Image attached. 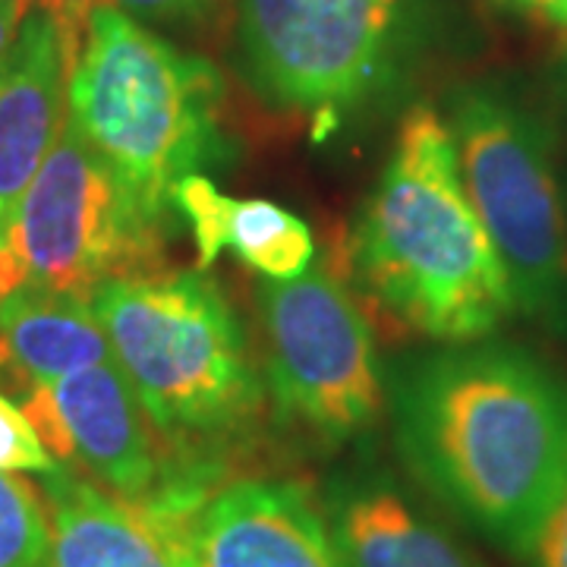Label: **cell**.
Listing matches in <instances>:
<instances>
[{"mask_svg":"<svg viewBox=\"0 0 567 567\" xmlns=\"http://www.w3.org/2000/svg\"><path fill=\"white\" fill-rule=\"evenodd\" d=\"M398 451L442 505L507 555L567 480V379L527 347L466 341L404 365Z\"/></svg>","mask_w":567,"mask_h":567,"instance_id":"cell-1","label":"cell"},{"mask_svg":"<svg viewBox=\"0 0 567 567\" xmlns=\"http://www.w3.org/2000/svg\"><path fill=\"white\" fill-rule=\"evenodd\" d=\"M350 262L398 322L466 344L514 312L505 265L466 196L445 117L416 104L350 234Z\"/></svg>","mask_w":567,"mask_h":567,"instance_id":"cell-2","label":"cell"},{"mask_svg":"<svg viewBox=\"0 0 567 567\" xmlns=\"http://www.w3.org/2000/svg\"><path fill=\"white\" fill-rule=\"evenodd\" d=\"M89 303L148 423L181 451V486L208 488L196 457L240 435L262 406L221 287L203 271H155L104 281Z\"/></svg>","mask_w":567,"mask_h":567,"instance_id":"cell-3","label":"cell"},{"mask_svg":"<svg viewBox=\"0 0 567 567\" xmlns=\"http://www.w3.org/2000/svg\"><path fill=\"white\" fill-rule=\"evenodd\" d=\"M221 73L117 7L95 3L70 66L66 121L130 189L174 212V186L230 162Z\"/></svg>","mask_w":567,"mask_h":567,"instance_id":"cell-4","label":"cell"},{"mask_svg":"<svg viewBox=\"0 0 567 567\" xmlns=\"http://www.w3.org/2000/svg\"><path fill=\"white\" fill-rule=\"evenodd\" d=\"M445 123L514 309L567 338V205L546 117L511 89L473 82L451 95Z\"/></svg>","mask_w":567,"mask_h":567,"instance_id":"cell-5","label":"cell"},{"mask_svg":"<svg viewBox=\"0 0 567 567\" xmlns=\"http://www.w3.org/2000/svg\"><path fill=\"white\" fill-rule=\"evenodd\" d=\"M167 218L66 121L25 186L7 240L29 287L89 300L104 281L158 271Z\"/></svg>","mask_w":567,"mask_h":567,"instance_id":"cell-6","label":"cell"},{"mask_svg":"<svg viewBox=\"0 0 567 567\" xmlns=\"http://www.w3.org/2000/svg\"><path fill=\"white\" fill-rule=\"evenodd\" d=\"M265 379L284 423L341 445L372 429L382 401V365L369 322L350 290L319 265L293 281H262Z\"/></svg>","mask_w":567,"mask_h":567,"instance_id":"cell-7","label":"cell"},{"mask_svg":"<svg viewBox=\"0 0 567 567\" xmlns=\"http://www.w3.org/2000/svg\"><path fill=\"white\" fill-rule=\"evenodd\" d=\"M394 0H240L246 82L275 107L338 121L388 76Z\"/></svg>","mask_w":567,"mask_h":567,"instance_id":"cell-8","label":"cell"},{"mask_svg":"<svg viewBox=\"0 0 567 567\" xmlns=\"http://www.w3.org/2000/svg\"><path fill=\"white\" fill-rule=\"evenodd\" d=\"M20 406L58 464L85 466L126 505L145 507L174 483L158 432L114 360L32 382Z\"/></svg>","mask_w":567,"mask_h":567,"instance_id":"cell-9","label":"cell"},{"mask_svg":"<svg viewBox=\"0 0 567 567\" xmlns=\"http://www.w3.org/2000/svg\"><path fill=\"white\" fill-rule=\"evenodd\" d=\"M142 517L186 567H344L324 514L287 480H234L183 514Z\"/></svg>","mask_w":567,"mask_h":567,"instance_id":"cell-10","label":"cell"},{"mask_svg":"<svg viewBox=\"0 0 567 567\" xmlns=\"http://www.w3.org/2000/svg\"><path fill=\"white\" fill-rule=\"evenodd\" d=\"M80 41L44 10H29L0 63V234L66 126V85Z\"/></svg>","mask_w":567,"mask_h":567,"instance_id":"cell-11","label":"cell"},{"mask_svg":"<svg viewBox=\"0 0 567 567\" xmlns=\"http://www.w3.org/2000/svg\"><path fill=\"white\" fill-rule=\"evenodd\" d=\"M322 505L344 567H483L382 470L334 476Z\"/></svg>","mask_w":567,"mask_h":567,"instance_id":"cell-12","label":"cell"},{"mask_svg":"<svg viewBox=\"0 0 567 567\" xmlns=\"http://www.w3.org/2000/svg\"><path fill=\"white\" fill-rule=\"evenodd\" d=\"M171 203L196 237L203 271L224 249L237 252L271 281H293L316 259V240L303 218L268 199L224 196L203 174L183 177L171 193Z\"/></svg>","mask_w":567,"mask_h":567,"instance_id":"cell-13","label":"cell"},{"mask_svg":"<svg viewBox=\"0 0 567 567\" xmlns=\"http://www.w3.org/2000/svg\"><path fill=\"white\" fill-rule=\"evenodd\" d=\"M48 511L44 567H177L162 536L123 498L58 466L41 476Z\"/></svg>","mask_w":567,"mask_h":567,"instance_id":"cell-14","label":"cell"},{"mask_svg":"<svg viewBox=\"0 0 567 567\" xmlns=\"http://www.w3.org/2000/svg\"><path fill=\"white\" fill-rule=\"evenodd\" d=\"M111 360L107 334L89 300L29 284L0 300V365H17L20 379L54 382Z\"/></svg>","mask_w":567,"mask_h":567,"instance_id":"cell-15","label":"cell"},{"mask_svg":"<svg viewBox=\"0 0 567 567\" xmlns=\"http://www.w3.org/2000/svg\"><path fill=\"white\" fill-rule=\"evenodd\" d=\"M48 536L39 488L0 470V567H44Z\"/></svg>","mask_w":567,"mask_h":567,"instance_id":"cell-16","label":"cell"},{"mask_svg":"<svg viewBox=\"0 0 567 567\" xmlns=\"http://www.w3.org/2000/svg\"><path fill=\"white\" fill-rule=\"evenodd\" d=\"M58 461L39 439L35 425L22 413L20 404L0 394V470L3 473H51Z\"/></svg>","mask_w":567,"mask_h":567,"instance_id":"cell-17","label":"cell"},{"mask_svg":"<svg viewBox=\"0 0 567 567\" xmlns=\"http://www.w3.org/2000/svg\"><path fill=\"white\" fill-rule=\"evenodd\" d=\"M520 561L524 567H567V480L520 551Z\"/></svg>","mask_w":567,"mask_h":567,"instance_id":"cell-18","label":"cell"},{"mask_svg":"<svg viewBox=\"0 0 567 567\" xmlns=\"http://www.w3.org/2000/svg\"><path fill=\"white\" fill-rule=\"evenodd\" d=\"M117 7L126 17H140L148 22H196L208 17L221 0H99Z\"/></svg>","mask_w":567,"mask_h":567,"instance_id":"cell-19","label":"cell"},{"mask_svg":"<svg viewBox=\"0 0 567 567\" xmlns=\"http://www.w3.org/2000/svg\"><path fill=\"white\" fill-rule=\"evenodd\" d=\"M35 10H44L51 13L58 25L70 39H82V29H85V20H89V10L99 3V0H32Z\"/></svg>","mask_w":567,"mask_h":567,"instance_id":"cell-20","label":"cell"},{"mask_svg":"<svg viewBox=\"0 0 567 567\" xmlns=\"http://www.w3.org/2000/svg\"><path fill=\"white\" fill-rule=\"evenodd\" d=\"M29 10H35L32 0H0V63L10 54L22 20L29 17Z\"/></svg>","mask_w":567,"mask_h":567,"instance_id":"cell-21","label":"cell"},{"mask_svg":"<svg viewBox=\"0 0 567 567\" xmlns=\"http://www.w3.org/2000/svg\"><path fill=\"white\" fill-rule=\"evenodd\" d=\"M22 284H25V275H22L20 259L13 256L7 234H0V300L10 297L13 290H20Z\"/></svg>","mask_w":567,"mask_h":567,"instance_id":"cell-22","label":"cell"},{"mask_svg":"<svg viewBox=\"0 0 567 567\" xmlns=\"http://www.w3.org/2000/svg\"><path fill=\"white\" fill-rule=\"evenodd\" d=\"M558 73H561V89H565L567 95V51L561 54V63H558Z\"/></svg>","mask_w":567,"mask_h":567,"instance_id":"cell-23","label":"cell"},{"mask_svg":"<svg viewBox=\"0 0 567 567\" xmlns=\"http://www.w3.org/2000/svg\"><path fill=\"white\" fill-rule=\"evenodd\" d=\"M171 558H174V565H177V567H186V561H183L181 555H174V551H171Z\"/></svg>","mask_w":567,"mask_h":567,"instance_id":"cell-24","label":"cell"}]
</instances>
